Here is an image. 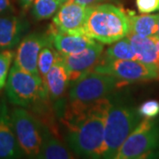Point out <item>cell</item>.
<instances>
[{
	"label": "cell",
	"instance_id": "e0dca14e",
	"mask_svg": "<svg viewBox=\"0 0 159 159\" xmlns=\"http://www.w3.org/2000/svg\"><path fill=\"white\" fill-rule=\"evenodd\" d=\"M74 152L68 149V146H66L43 123V141L37 158L69 159L74 158Z\"/></svg>",
	"mask_w": 159,
	"mask_h": 159
},
{
	"label": "cell",
	"instance_id": "ffe728a7",
	"mask_svg": "<svg viewBox=\"0 0 159 159\" xmlns=\"http://www.w3.org/2000/svg\"><path fill=\"white\" fill-rule=\"evenodd\" d=\"M58 0H34L31 6V14L35 20H43L52 17L60 8Z\"/></svg>",
	"mask_w": 159,
	"mask_h": 159
},
{
	"label": "cell",
	"instance_id": "8992f818",
	"mask_svg": "<svg viewBox=\"0 0 159 159\" xmlns=\"http://www.w3.org/2000/svg\"><path fill=\"white\" fill-rule=\"evenodd\" d=\"M159 150V120L144 118L119 148L115 159H140Z\"/></svg>",
	"mask_w": 159,
	"mask_h": 159
},
{
	"label": "cell",
	"instance_id": "83f0119b",
	"mask_svg": "<svg viewBox=\"0 0 159 159\" xmlns=\"http://www.w3.org/2000/svg\"><path fill=\"white\" fill-rule=\"evenodd\" d=\"M156 43H157V50L159 51V37L156 36Z\"/></svg>",
	"mask_w": 159,
	"mask_h": 159
},
{
	"label": "cell",
	"instance_id": "9c48e42d",
	"mask_svg": "<svg viewBox=\"0 0 159 159\" xmlns=\"http://www.w3.org/2000/svg\"><path fill=\"white\" fill-rule=\"evenodd\" d=\"M51 43L50 36L47 32L44 34H27L18 45L13 65L29 73L39 75L37 62L40 52L44 46Z\"/></svg>",
	"mask_w": 159,
	"mask_h": 159
},
{
	"label": "cell",
	"instance_id": "2e32d148",
	"mask_svg": "<svg viewBox=\"0 0 159 159\" xmlns=\"http://www.w3.org/2000/svg\"><path fill=\"white\" fill-rule=\"evenodd\" d=\"M126 36L135 52L137 60L159 68V51L156 36H141L133 33H129Z\"/></svg>",
	"mask_w": 159,
	"mask_h": 159
},
{
	"label": "cell",
	"instance_id": "f1b7e54d",
	"mask_svg": "<svg viewBox=\"0 0 159 159\" xmlns=\"http://www.w3.org/2000/svg\"><path fill=\"white\" fill-rule=\"evenodd\" d=\"M58 1H59V3H60V4H61V6H62V5H64L65 3H66L67 1H69V0H58Z\"/></svg>",
	"mask_w": 159,
	"mask_h": 159
},
{
	"label": "cell",
	"instance_id": "4fadbf2b",
	"mask_svg": "<svg viewBox=\"0 0 159 159\" xmlns=\"http://www.w3.org/2000/svg\"><path fill=\"white\" fill-rule=\"evenodd\" d=\"M23 156L13 131L11 114L3 99L0 102V158H20Z\"/></svg>",
	"mask_w": 159,
	"mask_h": 159
},
{
	"label": "cell",
	"instance_id": "30bf717a",
	"mask_svg": "<svg viewBox=\"0 0 159 159\" xmlns=\"http://www.w3.org/2000/svg\"><path fill=\"white\" fill-rule=\"evenodd\" d=\"M103 53V44L96 43L84 51L75 54L60 55L67 70L70 84L91 72L100 61Z\"/></svg>",
	"mask_w": 159,
	"mask_h": 159
},
{
	"label": "cell",
	"instance_id": "cb8c5ba5",
	"mask_svg": "<svg viewBox=\"0 0 159 159\" xmlns=\"http://www.w3.org/2000/svg\"><path fill=\"white\" fill-rule=\"evenodd\" d=\"M135 2L141 13H151L159 10V0H135Z\"/></svg>",
	"mask_w": 159,
	"mask_h": 159
},
{
	"label": "cell",
	"instance_id": "7a4b0ae2",
	"mask_svg": "<svg viewBox=\"0 0 159 159\" xmlns=\"http://www.w3.org/2000/svg\"><path fill=\"white\" fill-rule=\"evenodd\" d=\"M142 119L130 100L114 93L105 115L102 158L115 159L121 145Z\"/></svg>",
	"mask_w": 159,
	"mask_h": 159
},
{
	"label": "cell",
	"instance_id": "5bb4252c",
	"mask_svg": "<svg viewBox=\"0 0 159 159\" xmlns=\"http://www.w3.org/2000/svg\"><path fill=\"white\" fill-rule=\"evenodd\" d=\"M29 30V23L22 18L11 15H0V51L12 50Z\"/></svg>",
	"mask_w": 159,
	"mask_h": 159
},
{
	"label": "cell",
	"instance_id": "603a6c76",
	"mask_svg": "<svg viewBox=\"0 0 159 159\" xmlns=\"http://www.w3.org/2000/svg\"><path fill=\"white\" fill-rule=\"evenodd\" d=\"M138 111L142 118L155 119L159 115V102L157 100H148L138 107Z\"/></svg>",
	"mask_w": 159,
	"mask_h": 159
},
{
	"label": "cell",
	"instance_id": "5b68a950",
	"mask_svg": "<svg viewBox=\"0 0 159 159\" xmlns=\"http://www.w3.org/2000/svg\"><path fill=\"white\" fill-rule=\"evenodd\" d=\"M8 101L19 107L28 108L39 101L49 100L39 75L29 73L13 65L6 84Z\"/></svg>",
	"mask_w": 159,
	"mask_h": 159
},
{
	"label": "cell",
	"instance_id": "d6986e66",
	"mask_svg": "<svg viewBox=\"0 0 159 159\" xmlns=\"http://www.w3.org/2000/svg\"><path fill=\"white\" fill-rule=\"evenodd\" d=\"M102 57L119 60H136L137 57L127 36L110 44Z\"/></svg>",
	"mask_w": 159,
	"mask_h": 159
},
{
	"label": "cell",
	"instance_id": "8fae6325",
	"mask_svg": "<svg viewBox=\"0 0 159 159\" xmlns=\"http://www.w3.org/2000/svg\"><path fill=\"white\" fill-rule=\"evenodd\" d=\"M87 8V6L69 0L60 6L56 12L49 29L67 33L85 34L84 22Z\"/></svg>",
	"mask_w": 159,
	"mask_h": 159
},
{
	"label": "cell",
	"instance_id": "ba28073f",
	"mask_svg": "<svg viewBox=\"0 0 159 159\" xmlns=\"http://www.w3.org/2000/svg\"><path fill=\"white\" fill-rule=\"evenodd\" d=\"M100 74H109L129 83L159 80L157 66L142 63L139 60H119L101 57L92 70Z\"/></svg>",
	"mask_w": 159,
	"mask_h": 159
},
{
	"label": "cell",
	"instance_id": "3957f363",
	"mask_svg": "<svg viewBox=\"0 0 159 159\" xmlns=\"http://www.w3.org/2000/svg\"><path fill=\"white\" fill-rule=\"evenodd\" d=\"M130 32L127 11L112 4H98L87 8L84 33L102 44H111Z\"/></svg>",
	"mask_w": 159,
	"mask_h": 159
},
{
	"label": "cell",
	"instance_id": "f546056e",
	"mask_svg": "<svg viewBox=\"0 0 159 159\" xmlns=\"http://www.w3.org/2000/svg\"><path fill=\"white\" fill-rule=\"evenodd\" d=\"M156 36L159 37V23H158V31H157V35H156Z\"/></svg>",
	"mask_w": 159,
	"mask_h": 159
},
{
	"label": "cell",
	"instance_id": "52a82bcc",
	"mask_svg": "<svg viewBox=\"0 0 159 159\" xmlns=\"http://www.w3.org/2000/svg\"><path fill=\"white\" fill-rule=\"evenodd\" d=\"M10 114L15 136L24 155L37 158L43 141V123L23 107H15Z\"/></svg>",
	"mask_w": 159,
	"mask_h": 159
},
{
	"label": "cell",
	"instance_id": "44dd1931",
	"mask_svg": "<svg viewBox=\"0 0 159 159\" xmlns=\"http://www.w3.org/2000/svg\"><path fill=\"white\" fill-rule=\"evenodd\" d=\"M59 53L57 50L52 45V43H49L43 48L38 57V62H37V68L39 73L40 77L43 80L46 77L47 74L51 70V67L54 66V64L58 58Z\"/></svg>",
	"mask_w": 159,
	"mask_h": 159
},
{
	"label": "cell",
	"instance_id": "9a60e30c",
	"mask_svg": "<svg viewBox=\"0 0 159 159\" xmlns=\"http://www.w3.org/2000/svg\"><path fill=\"white\" fill-rule=\"evenodd\" d=\"M47 34L50 36L52 45L61 55L79 53L97 43V41L86 34L67 33L50 29H48Z\"/></svg>",
	"mask_w": 159,
	"mask_h": 159
},
{
	"label": "cell",
	"instance_id": "4316f807",
	"mask_svg": "<svg viewBox=\"0 0 159 159\" xmlns=\"http://www.w3.org/2000/svg\"><path fill=\"white\" fill-rule=\"evenodd\" d=\"M19 5L23 11H27L31 7L34 0H18Z\"/></svg>",
	"mask_w": 159,
	"mask_h": 159
},
{
	"label": "cell",
	"instance_id": "7c38bea8",
	"mask_svg": "<svg viewBox=\"0 0 159 159\" xmlns=\"http://www.w3.org/2000/svg\"><path fill=\"white\" fill-rule=\"evenodd\" d=\"M43 85L49 100L54 102L57 113H58L66 103L63 97L70 87L68 73L60 55L45 78L43 80Z\"/></svg>",
	"mask_w": 159,
	"mask_h": 159
},
{
	"label": "cell",
	"instance_id": "ac0fdd59",
	"mask_svg": "<svg viewBox=\"0 0 159 159\" xmlns=\"http://www.w3.org/2000/svg\"><path fill=\"white\" fill-rule=\"evenodd\" d=\"M129 17L130 32L141 36H156L158 31L159 13H142L135 15L134 12L127 11Z\"/></svg>",
	"mask_w": 159,
	"mask_h": 159
},
{
	"label": "cell",
	"instance_id": "484cf974",
	"mask_svg": "<svg viewBox=\"0 0 159 159\" xmlns=\"http://www.w3.org/2000/svg\"><path fill=\"white\" fill-rule=\"evenodd\" d=\"M71 1L78 3L81 6L89 7V6H95V5H98V4H102V2L107 1V0H71Z\"/></svg>",
	"mask_w": 159,
	"mask_h": 159
},
{
	"label": "cell",
	"instance_id": "7402d4cb",
	"mask_svg": "<svg viewBox=\"0 0 159 159\" xmlns=\"http://www.w3.org/2000/svg\"><path fill=\"white\" fill-rule=\"evenodd\" d=\"M14 57L15 51L12 50L0 51V90L6 87Z\"/></svg>",
	"mask_w": 159,
	"mask_h": 159
},
{
	"label": "cell",
	"instance_id": "d4e9b609",
	"mask_svg": "<svg viewBox=\"0 0 159 159\" xmlns=\"http://www.w3.org/2000/svg\"><path fill=\"white\" fill-rule=\"evenodd\" d=\"M14 11L11 0H0V15L7 14Z\"/></svg>",
	"mask_w": 159,
	"mask_h": 159
},
{
	"label": "cell",
	"instance_id": "277c9868",
	"mask_svg": "<svg viewBox=\"0 0 159 159\" xmlns=\"http://www.w3.org/2000/svg\"><path fill=\"white\" fill-rule=\"evenodd\" d=\"M128 83L111 75L91 71L71 83L66 102L88 105L111 97Z\"/></svg>",
	"mask_w": 159,
	"mask_h": 159
},
{
	"label": "cell",
	"instance_id": "6da1fadb",
	"mask_svg": "<svg viewBox=\"0 0 159 159\" xmlns=\"http://www.w3.org/2000/svg\"><path fill=\"white\" fill-rule=\"evenodd\" d=\"M111 97L88 105L72 104L66 101L59 116L65 128L66 145L75 155L102 158L104 120Z\"/></svg>",
	"mask_w": 159,
	"mask_h": 159
}]
</instances>
